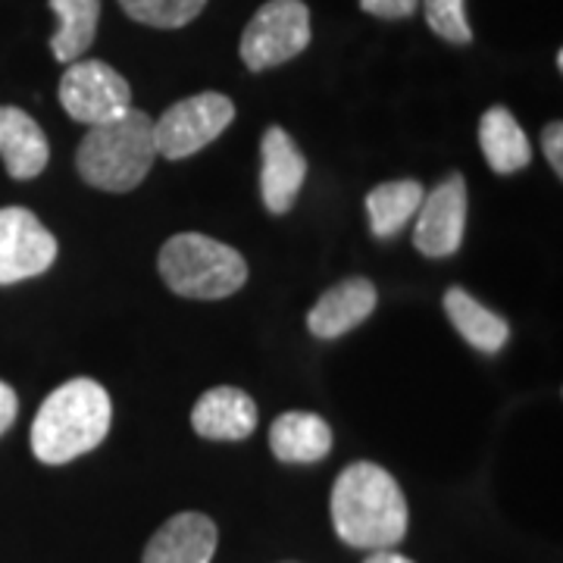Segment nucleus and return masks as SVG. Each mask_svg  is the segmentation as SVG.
<instances>
[{
	"label": "nucleus",
	"instance_id": "nucleus-15",
	"mask_svg": "<svg viewBox=\"0 0 563 563\" xmlns=\"http://www.w3.org/2000/svg\"><path fill=\"white\" fill-rule=\"evenodd\" d=\"M269 448L282 463H317L332 451V429L317 413L288 410L273 422Z\"/></svg>",
	"mask_w": 563,
	"mask_h": 563
},
{
	"label": "nucleus",
	"instance_id": "nucleus-13",
	"mask_svg": "<svg viewBox=\"0 0 563 563\" xmlns=\"http://www.w3.org/2000/svg\"><path fill=\"white\" fill-rule=\"evenodd\" d=\"M379 303L376 285L363 276L344 279L332 285L320 301L313 303V310L307 313V325L317 339H339L344 332L357 329Z\"/></svg>",
	"mask_w": 563,
	"mask_h": 563
},
{
	"label": "nucleus",
	"instance_id": "nucleus-23",
	"mask_svg": "<svg viewBox=\"0 0 563 563\" xmlns=\"http://www.w3.org/2000/svg\"><path fill=\"white\" fill-rule=\"evenodd\" d=\"M542 151H544V157H548V163H551V169H554V176L561 179L563 176V125L561 122L544 125Z\"/></svg>",
	"mask_w": 563,
	"mask_h": 563
},
{
	"label": "nucleus",
	"instance_id": "nucleus-2",
	"mask_svg": "<svg viewBox=\"0 0 563 563\" xmlns=\"http://www.w3.org/2000/svg\"><path fill=\"white\" fill-rule=\"evenodd\" d=\"M113 404L101 383L69 379L54 388L32 422V451L41 463L60 466L95 451L107 439Z\"/></svg>",
	"mask_w": 563,
	"mask_h": 563
},
{
	"label": "nucleus",
	"instance_id": "nucleus-16",
	"mask_svg": "<svg viewBox=\"0 0 563 563\" xmlns=\"http://www.w3.org/2000/svg\"><path fill=\"white\" fill-rule=\"evenodd\" d=\"M479 147H483L488 166L498 176H510L520 173L532 161V147L529 139L520 129V122L514 120V113L507 107H492L485 110L483 122H479Z\"/></svg>",
	"mask_w": 563,
	"mask_h": 563
},
{
	"label": "nucleus",
	"instance_id": "nucleus-14",
	"mask_svg": "<svg viewBox=\"0 0 563 563\" xmlns=\"http://www.w3.org/2000/svg\"><path fill=\"white\" fill-rule=\"evenodd\" d=\"M0 157L13 179H35L51 161L41 125L20 107H0Z\"/></svg>",
	"mask_w": 563,
	"mask_h": 563
},
{
	"label": "nucleus",
	"instance_id": "nucleus-22",
	"mask_svg": "<svg viewBox=\"0 0 563 563\" xmlns=\"http://www.w3.org/2000/svg\"><path fill=\"white\" fill-rule=\"evenodd\" d=\"M361 10L379 20H407L420 10V0H361Z\"/></svg>",
	"mask_w": 563,
	"mask_h": 563
},
{
	"label": "nucleus",
	"instance_id": "nucleus-3",
	"mask_svg": "<svg viewBox=\"0 0 563 563\" xmlns=\"http://www.w3.org/2000/svg\"><path fill=\"white\" fill-rule=\"evenodd\" d=\"M154 161V122L144 110H125L120 120L88 129L76 154V169L91 188L125 195L139 188Z\"/></svg>",
	"mask_w": 563,
	"mask_h": 563
},
{
	"label": "nucleus",
	"instance_id": "nucleus-17",
	"mask_svg": "<svg viewBox=\"0 0 563 563\" xmlns=\"http://www.w3.org/2000/svg\"><path fill=\"white\" fill-rule=\"evenodd\" d=\"M444 313L451 325L463 335V342L473 344L476 351L483 354H498L504 344H507V322L498 317L495 310H488L485 303H479L470 291L463 288H448L444 295Z\"/></svg>",
	"mask_w": 563,
	"mask_h": 563
},
{
	"label": "nucleus",
	"instance_id": "nucleus-21",
	"mask_svg": "<svg viewBox=\"0 0 563 563\" xmlns=\"http://www.w3.org/2000/svg\"><path fill=\"white\" fill-rule=\"evenodd\" d=\"M420 3L429 29L439 38L451 41V44H470L473 41V29L466 20V10H463L466 0H420Z\"/></svg>",
	"mask_w": 563,
	"mask_h": 563
},
{
	"label": "nucleus",
	"instance_id": "nucleus-20",
	"mask_svg": "<svg viewBox=\"0 0 563 563\" xmlns=\"http://www.w3.org/2000/svg\"><path fill=\"white\" fill-rule=\"evenodd\" d=\"M129 20L151 29H181L201 16L207 0H120Z\"/></svg>",
	"mask_w": 563,
	"mask_h": 563
},
{
	"label": "nucleus",
	"instance_id": "nucleus-6",
	"mask_svg": "<svg viewBox=\"0 0 563 563\" xmlns=\"http://www.w3.org/2000/svg\"><path fill=\"white\" fill-rule=\"evenodd\" d=\"M232 120H235V103L220 91H203V95L173 103L161 120L154 122L157 157L185 161L220 139Z\"/></svg>",
	"mask_w": 563,
	"mask_h": 563
},
{
	"label": "nucleus",
	"instance_id": "nucleus-9",
	"mask_svg": "<svg viewBox=\"0 0 563 563\" xmlns=\"http://www.w3.org/2000/svg\"><path fill=\"white\" fill-rule=\"evenodd\" d=\"M463 232H466V179L454 173L422 198L413 244L420 254L439 261L461 251Z\"/></svg>",
	"mask_w": 563,
	"mask_h": 563
},
{
	"label": "nucleus",
	"instance_id": "nucleus-18",
	"mask_svg": "<svg viewBox=\"0 0 563 563\" xmlns=\"http://www.w3.org/2000/svg\"><path fill=\"white\" fill-rule=\"evenodd\" d=\"M422 198V185L417 179L383 181L366 195V213H369V229L376 239H391L398 235L407 222L417 217Z\"/></svg>",
	"mask_w": 563,
	"mask_h": 563
},
{
	"label": "nucleus",
	"instance_id": "nucleus-25",
	"mask_svg": "<svg viewBox=\"0 0 563 563\" xmlns=\"http://www.w3.org/2000/svg\"><path fill=\"white\" fill-rule=\"evenodd\" d=\"M363 563H413L410 558H404V554H395L391 548L388 551H373V558H366Z\"/></svg>",
	"mask_w": 563,
	"mask_h": 563
},
{
	"label": "nucleus",
	"instance_id": "nucleus-19",
	"mask_svg": "<svg viewBox=\"0 0 563 563\" xmlns=\"http://www.w3.org/2000/svg\"><path fill=\"white\" fill-rule=\"evenodd\" d=\"M51 10L60 20L51 38V54L60 63L79 60L98 35L101 0H51Z\"/></svg>",
	"mask_w": 563,
	"mask_h": 563
},
{
	"label": "nucleus",
	"instance_id": "nucleus-5",
	"mask_svg": "<svg viewBox=\"0 0 563 563\" xmlns=\"http://www.w3.org/2000/svg\"><path fill=\"white\" fill-rule=\"evenodd\" d=\"M310 44V10L303 0H269L244 25L242 60L251 73H263L295 60Z\"/></svg>",
	"mask_w": 563,
	"mask_h": 563
},
{
	"label": "nucleus",
	"instance_id": "nucleus-10",
	"mask_svg": "<svg viewBox=\"0 0 563 563\" xmlns=\"http://www.w3.org/2000/svg\"><path fill=\"white\" fill-rule=\"evenodd\" d=\"M261 157L263 203L269 213L282 217L295 207L298 195H301L303 179H307V161H303L301 147L282 125H269L263 132Z\"/></svg>",
	"mask_w": 563,
	"mask_h": 563
},
{
	"label": "nucleus",
	"instance_id": "nucleus-1",
	"mask_svg": "<svg viewBox=\"0 0 563 563\" xmlns=\"http://www.w3.org/2000/svg\"><path fill=\"white\" fill-rule=\"evenodd\" d=\"M332 523L344 544L388 551L407 532V501L379 463H351L332 485Z\"/></svg>",
	"mask_w": 563,
	"mask_h": 563
},
{
	"label": "nucleus",
	"instance_id": "nucleus-11",
	"mask_svg": "<svg viewBox=\"0 0 563 563\" xmlns=\"http://www.w3.org/2000/svg\"><path fill=\"white\" fill-rule=\"evenodd\" d=\"M220 532L203 514H176L151 536L144 563H210L217 554Z\"/></svg>",
	"mask_w": 563,
	"mask_h": 563
},
{
	"label": "nucleus",
	"instance_id": "nucleus-12",
	"mask_svg": "<svg viewBox=\"0 0 563 563\" xmlns=\"http://www.w3.org/2000/svg\"><path fill=\"white\" fill-rule=\"evenodd\" d=\"M191 426L201 439L242 442L257 429V404L235 385H217L198 398L191 410Z\"/></svg>",
	"mask_w": 563,
	"mask_h": 563
},
{
	"label": "nucleus",
	"instance_id": "nucleus-8",
	"mask_svg": "<svg viewBox=\"0 0 563 563\" xmlns=\"http://www.w3.org/2000/svg\"><path fill=\"white\" fill-rule=\"evenodd\" d=\"M57 261V239L25 207L0 210V285L35 279Z\"/></svg>",
	"mask_w": 563,
	"mask_h": 563
},
{
	"label": "nucleus",
	"instance_id": "nucleus-7",
	"mask_svg": "<svg viewBox=\"0 0 563 563\" xmlns=\"http://www.w3.org/2000/svg\"><path fill=\"white\" fill-rule=\"evenodd\" d=\"M60 103L69 120L101 125L132 110V88L103 60H73L60 79Z\"/></svg>",
	"mask_w": 563,
	"mask_h": 563
},
{
	"label": "nucleus",
	"instance_id": "nucleus-4",
	"mask_svg": "<svg viewBox=\"0 0 563 563\" xmlns=\"http://www.w3.org/2000/svg\"><path fill=\"white\" fill-rule=\"evenodd\" d=\"M157 266L169 291L195 301H220L235 295L247 282V263L242 254L201 232L173 235L161 247Z\"/></svg>",
	"mask_w": 563,
	"mask_h": 563
},
{
	"label": "nucleus",
	"instance_id": "nucleus-24",
	"mask_svg": "<svg viewBox=\"0 0 563 563\" xmlns=\"http://www.w3.org/2000/svg\"><path fill=\"white\" fill-rule=\"evenodd\" d=\"M16 413H20V398H16V391L7 383H0V435L16 422Z\"/></svg>",
	"mask_w": 563,
	"mask_h": 563
}]
</instances>
